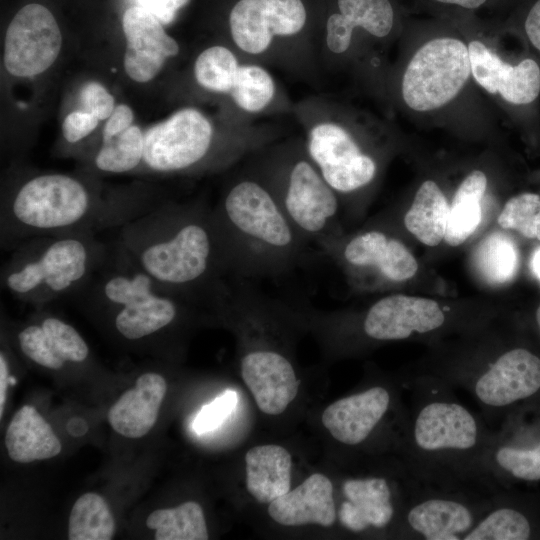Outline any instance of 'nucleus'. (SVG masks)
Instances as JSON below:
<instances>
[{
    "mask_svg": "<svg viewBox=\"0 0 540 540\" xmlns=\"http://www.w3.org/2000/svg\"><path fill=\"white\" fill-rule=\"evenodd\" d=\"M532 268H533V271H534L535 275L540 280V247L533 254Z\"/></svg>",
    "mask_w": 540,
    "mask_h": 540,
    "instance_id": "a18cd8bd",
    "label": "nucleus"
},
{
    "mask_svg": "<svg viewBox=\"0 0 540 540\" xmlns=\"http://www.w3.org/2000/svg\"><path fill=\"white\" fill-rule=\"evenodd\" d=\"M5 445L9 457L18 463L52 458L62 448L51 426L30 405L14 414L5 434Z\"/></svg>",
    "mask_w": 540,
    "mask_h": 540,
    "instance_id": "c85d7f7f",
    "label": "nucleus"
},
{
    "mask_svg": "<svg viewBox=\"0 0 540 540\" xmlns=\"http://www.w3.org/2000/svg\"><path fill=\"white\" fill-rule=\"evenodd\" d=\"M10 383L9 365L3 351L0 353V417L3 415L7 386Z\"/></svg>",
    "mask_w": 540,
    "mask_h": 540,
    "instance_id": "37998d69",
    "label": "nucleus"
},
{
    "mask_svg": "<svg viewBox=\"0 0 540 540\" xmlns=\"http://www.w3.org/2000/svg\"><path fill=\"white\" fill-rule=\"evenodd\" d=\"M497 489L487 483L440 484L417 477L396 536L463 540L487 512Z\"/></svg>",
    "mask_w": 540,
    "mask_h": 540,
    "instance_id": "1a4fd4ad",
    "label": "nucleus"
},
{
    "mask_svg": "<svg viewBox=\"0 0 540 540\" xmlns=\"http://www.w3.org/2000/svg\"><path fill=\"white\" fill-rule=\"evenodd\" d=\"M251 168L268 185L278 203L308 244L340 235V198L308 156L303 142L255 152Z\"/></svg>",
    "mask_w": 540,
    "mask_h": 540,
    "instance_id": "0eeeda50",
    "label": "nucleus"
},
{
    "mask_svg": "<svg viewBox=\"0 0 540 540\" xmlns=\"http://www.w3.org/2000/svg\"><path fill=\"white\" fill-rule=\"evenodd\" d=\"M108 249L109 244L89 233L28 239L14 247L3 263L1 287L17 300L41 308L80 290Z\"/></svg>",
    "mask_w": 540,
    "mask_h": 540,
    "instance_id": "39448f33",
    "label": "nucleus"
},
{
    "mask_svg": "<svg viewBox=\"0 0 540 540\" xmlns=\"http://www.w3.org/2000/svg\"><path fill=\"white\" fill-rule=\"evenodd\" d=\"M444 4L457 5L466 9H475L483 5L487 0H435Z\"/></svg>",
    "mask_w": 540,
    "mask_h": 540,
    "instance_id": "c03bdc74",
    "label": "nucleus"
},
{
    "mask_svg": "<svg viewBox=\"0 0 540 540\" xmlns=\"http://www.w3.org/2000/svg\"><path fill=\"white\" fill-rule=\"evenodd\" d=\"M16 341L28 360L50 370L83 363L90 354L87 343L72 325L44 312L19 328Z\"/></svg>",
    "mask_w": 540,
    "mask_h": 540,
    "instance_id": "5701e85b",
    "label": "nucleus"
},
{
    "mask_svg": "<svg viewBox=\"0 0 540 540\" xmlns=\"http://www.w3.org/2000/svg\"><path fill=\"white\" fill-rule=\"evenodd\" d=\"M504 229H514L529 239L540 241V196L523 193L509 199L498 217Z\"/></svg>",
    "mask_w": 540,
    "mask_h": 540,
    "instance_id": "c9c22d12",
    "label": "nucleus"
},
{
    "mask_svg": "<svg viewBox=\"0 0 540 540\" xmlns=\"http://www.w3.org/2000/svg\"><path fill=\"white\" fill-rule=\"evenodd\" d=\"M268 513L283 526L314 523L330 527L337 518L333 484L325 475L314 473L301 485L269 503Z\"/></svg>",
    "mask_w": 540,
    "mask_h": 540,
    "instance_id": "a878e982",
    "label": "nucleus"
},
{
    "mask_svg": "<svg viewBox=\"0 0 540 540\" xmlns=\"http://www.w3.org/2000/svg\"><path fill=\"white\" fill-rule=\"evenodd\" d=\"M291 467L286 448L274 444L252 447L245 455L248 492L260 503H271L290 490Z\"/></svg>",
    "mask_w": 540,
    "mask_h": 540,
    "instance_id": "cd10ccee",
    "label": "nucleus"
},
{
    "mask_svg": "<svg viewBox=\"0 0 540 540\" xmlns=\"http://www.w3.org/2000/svg\"><path fill=\"white\" fill-rule=\"evenodd\" d=\"M144 148V130L133 124L117 136L101 140L91 162L102 173H132L143 168Z\"/></svg>",
    "mask_w": 540,
    "mask_h": 540,
    "instance_id": "2f4dec72",
    "label": "nucleus"
},
{
    "mask_svg": "<svg viewBox=\"0 0 540 540\" xmlns=\"http://www.w3.org/2000/svg\"><path fill=\"white\" fill-rule=\"evenodd\" d=\"M238 401L235 391L227 390L211 403L202 407L197 414L193 428L198 433H206L218 428L231 414Z\"/></svg>",
    "mask_w": 540,
    "mask_h": 540,
    "instance_id": "e433bc0d",
    "label": "nucleus"
},
{
    "mask_svg": "<svg viewBox=\"0 0 540 540\" xmlns=\"http://www.w3.org/2000/svg\"><path fill=\"white\" fill-rule=\"evenodd\" d=\"M535 322H536V326H537L539 337H540V304L537 307L536 312H535Z\"/></svg>",
    "mask_w": 540,
    "mask_h": 540,
    "instance_id": "49530a36",
    "label": "nucleus"
},
{
    "mask_svg": "<svg viewBox=\"0 0 540 540\" xmlns=\"http://www.w3.org/2000/svg\"><path fill=\"white\" fill-rule=\"evenodd\" d=\"M193 76L200 88L228 98L244 115L263 114L277 102L278 86L269 70L226 45L204 48L194 60Z\"/></svg>",
    "mask_w": 540,
    "mask_h": 540,
    "instance_id": "9d476101",
    "label": "nucleus"
},
{
    "mask_svg": "<svg viewBox=\"0 0 540 540\" xmlns=\"http://www.w3.org/2000/svg\"><path fill=\"white\" fill-rule=\"evenodd\" d=\"M156 531V540H207L208 531L203 509L194 501L174 508L153 511L146 520Z\"/></svg>",
    "mask_w": 540,
    "mask_h": 540,
    "instance_id": "473e14b6",
    "label": "nucleus"
},
{
    "mask_svg": "<svg viewBox=\"0 0 540 540\" xmlns=\"http://www.w3.org/2000/svg\"><path fill=\"white\" fill-rule=\"evenodd\" d=\"M487 187L482 171H472L459 185L449 206L444 240L458 246L475 232L482 218L481 200Z\"/></svg>",
    "mask_w": 540,
    "mask_h": 540,
    "instance_id": "7c9ffc66",
    "label": "nucleus"
},
{
    "mask_svg": "<svg viewBox=\"0 0 540 540\" xmlns=\"http://www.w3.org/2000/svg\"><path fill=\"white\" fill-rule=\"evenodd\" d=\"M395 392L387 385L373 384L329 405L322 414V423L338 442L361 446L383 426L392 409L399 407Z\"/></svg>",
    "mask_w": 540,
    "mask_h": 540,
    "instance_id": "aec40b11",
    "label": "nucleus"
},
{
    "mask_svg": "<svg viewBox=\"0 0 540 540\" xmlns=\"http://www.w3.org/2000/svg\"><path fill=\"white\" fill-rule=\"evenodd\" d=\"M79 97L80 108L94 114L100 121H106L116 107L114 96L103 84L96 81L84 84Z\"/></svg>",
    "mask_w": 540,
    "mask_h": 540,
    "instance_id": "4c0bfd02",
    "label": "nucleus"
},
{
    "mask_svg": "<svg viewBox=\"0 0 540 540\" xmlns=\"http://www.w3.org/2000/svg\"><path fill=\"white\" fill-rule=\"evenodd\" d=\"M2 191L0 246L6 251L45 235H97L120 227L163 200L145 189L108 190L71 174L31 173Z\"/></svg>",
    "mask_w": 540,
    "mask_h": 540,
    "instance_id": "f03ea898",
    "label": "nucleus"
},
{
    "mask_svg": "<svg viewBox=\"0 0 540 540\" xmlns=\"http://www.w3.org/2000/svg\"><path fill=\"white\" fill-rule=\"evenodd\" d=\"M446 324V314L435 300L395 294L374 302L361 317L360 329L368 340L387 342L433 334Z\"/></svg>",
    "mask_w": 540,
    "mask_h": 540,
    "instance_id": "a211bd4d",
    "label": "nucleus"
},
{
    "mask_svg": "<svg viewBox=\"0 0 540 540\" xmlns=\"http://www.w3.org/2000/svg\"><path fill=\"white\" fill-rule=\"evenodd\" d=\"M115 242L163 288L213 307L232 278L213 207L163 200L117 231Z\"/></svg>",
    "mask_w": 540,
    "mask_h": 540,
    "instance_id": "f257e3e1",
    "label": "nucleus"
},
{
    "mask_svg": "<svg viewBox=\"0 0 540 540\" xmlns=\"http://www.w3.org/2000/svg\"><path fill=\"white\" fill-rule=\"evenodd\" d=\"M326 257L339 263L357 285L373 282H402L415 275L418 264L412 253L398 239L381 230H367L351 238L341 235L317 245Z\"/></svg>",
    "mask_w": 540,
    "mask_h": 540,
    "instance_id": "dca6fc26",
    "label": "nucleus"
},
{
    "mask_svg": "<svg viewBox=\"0 0 540 540\" xmlns=\"http://www.w3.org/2000/svg\"><path fill=\"white\" fill-rule=\"evenodd\" d=\"M142 170L158 174H198L222 169L268 143L249 130L219 135L209 117L195 107L178 109L144 130Z\"/></svg>",
    "mask_w": 540,
    "mask_h": 540,
    "instance_id": "423d86ee",
    "label": "nucleus"
},
{
    "mask_svg": "<svg viewBox=\"0 0 540 540\" xmlns=\"http://www.w3.org/2000/svg\"><path fill=\"white\" fill-rule=\"evenodd\" d=\"M167 390L164 377L155 372L140 375L135 387L124 392L108 412V421L127 438L146 435L157 421Z\"/></svg>",
    "mask_w": 540,
    "mask_h": 540,
    "instance_id": "bb28decb",
    "label": "nucleus"
},
{
    "mask_svg": "<svg viewBox=\"0 0 540 540\" xmlns=\"http://www.w3.org/2000/svg\"><path fill=\"white\" fill-rule=\"evenodd\" d=\"M482 468L497 488L540 483V401L517 408L493 429Z\"/></svg>",
    "mask_w": 540,
    "mask_h": 540,
    "instance_id": "9b49d317",
    "label": "nucleus"
},
{
    "mask_svg": "<svg viewBox=\"0 0 540 540\" xmlns=\"http://www.w3.org/2000/svg\"><path fill=\"white\" fill-rule=\"evenodd\" d=\"M463 540H540V493L499 488Z\"/></svg>",
    "mask_w": 540,
    "mask_h": 540,
    "instance_id": "412c9836",
    "label": "nucleus"
},
{
    "mask_svg": "<svg viewBox=\"0 0 540 540\" xmlns=\"http://www.w3.org/2000/svg\"><path fill=\"white\" fill-rule=\"evenodd\" d=\"M125 37L123 68L136 83L156 78L167 61L180 52L179 43L170 36L164 24L141 5L128 7L122 15Z\"/></svg>",
    "mask_w": 540,
    "mask_h": 540,
    "instance_id": "6ab92c4d",
    "label": "nucleus"
},
{
    "mask_svg": "<svg viewBox=\"0 0 540 540\" xmlns=\"http://www.w3.org/2000/svg\"><path fill=\"white\" fill-rule=\"evenodd\" d=\"M305 120V150L325 180L341 196L367 187L377 174V162L340 122L325 112Z\"/></svg>",
    "mask_w": 540,
    "mask_h": 540,
    "instance_id": "4468645a",
    "label": "nucleus"
},
{
    "mask_svg": "<svg viewBox=\"0 0 540 540\" xmlns=\"http://www.w3.org/2000/svg\"><path fill=\"white\" fill-rule=\"evenodd\" d=\"M471 73L468 47L459 39L442 37L420 47L402 79L404 102L415 111H430L450 102Z\"/></svg>",
    "mask_w": 540,
    "mask_h": 540,
    "instance_id": "ddd939ff",
    "label": "nucleus"
},
{
    "mask_svg": "<svg viewBox=\"0 0 540 540\" xmlns=\"http://www.w3.org/2000/svg\"><path fill=\"white\" fill-rule=\"evenodd\" d=\"M475 263L482 276L490 283L510 281L519 266L518 250L506 235L492 233L485 237L475 252Z\"/></svg>",
    "mask_w": 540,
    "mask_h": 540,
    "instance_id": "f704fd0d",
    "label": "nucleus"
},
{
    "mask_svg": "<svg viewBox=\"0 0 540 540\" xmlns=\"http://www.w3.org/2000/svg\"><path fill=\"white\" fill-rule=\"evenodd\" d=\"M394 25V10L389 0H337V11L325 22L323 47L331 55H342L352 44L358 28L383 38Z\"/></svg>",
    "mask_w": 540,
    "mask_h": 540,
    "instance_id": "393cba45",
    "label": "nucleus"
},
{
    "mask_svg": "<svg viewBox=\"0 0 540 540\" xmlns=\"http://www.w3.org/2000/svg\"><path fill=\"white\" fill-rule=\"evenodd\" d=\"M115 521L104 498L96 493H85L74 503L68 525L70 540H110Z\"/></svg>",
    "mask_w": 540,
    "mask_h": 540,
    "instance_id": "72a5a7b5",
    "label": "nucleus"
},
{
    "mask_svg": "<svg viewBox=\"0 0 540 540\" xmlns=\"http://www.w3.org/2000/svg\"><path fill=\"white\" fill-rule=\"evenodd\" d=\"M449 205L432 180L421 184L404 216L406 229L428 246L438 245L445 236Z\"/></svg>",
    "mask_w": 540,
    "mask_h": 540,
    "instance_id": "c756f323",
    "label": "nucleus"
},
{
    "mask_svg": "<svg viewBox=\"0 0 540 540\" xmlns=\"http://www.w3.org/2000/svg\"><path fill=\"white\" fill-rule=\"evenodd\" d=\"M139 5L152 12L163 24L170 23L189 0H137Z\"/></svg>",
    "mask_w": 540,
    "mask_h": 540,
    "instance_id": "a19ab883",
    "label": "nucleus"
},
{
    "mask_svg": "<svg viewBox=\"0 0 540 540\" xmlns=\"http://www.w3.org/2000/svg\"><path fill=\"white\" fill-rule=\"evenodd\" d=\"M241 376L258 408L279 415L297 396L300 380L290 360L271 348H252L240 362Z\"/></svg>",
    "mask_w": 540,
    "mask_h": 540,
    "instance_id": "4be33fe9",
    "label": "nucleus"
},
{
    "mask_svg": "<svg viewBox=\"0 0 540 540\" xmlns=\"http://www.w3.org/2000/svg\"><path fill=\"white\" fill-rule=\"evenodd\" d=\"M307 23L303 0H237L228 15L233 49L259 63L300 37Z\"/></svg>",
    "mask_w": 540,
    "mask_h": 540,
    "instance_id": "f8f14e48",
    "label": "nucleus"
},
{
    "mask_svg": "<svg viewBox=\"0 0 540 540\" xmlns=\"http://www.w3.org/2000/svg\"><path fill=\"white\" fill-rule=\"evenodd\" d=\"M99 122L98 117L82 108L72 110L63 119L62 137L71 146L79 144L98 128Z\"/></svg>",
    "mask_w": 540,
    "mask_h": 540,
    "instance_id": "58836bf2",
    "label": "nucleus"
},
{
    "mask_svg": "<svg viewBox=\"0 0 540 540\" xmlns=\"http://www.w3.org/2000/svg\"><path fill=\"white\" fill-rule=\"evenodd\" d=\"M468 51L471 73L489 93H499L504 100L516 105L531 103L538 97L540 68L533 59L510 65L477 40L469 43Z\"/></svg>",
    "mask_w": 540,
    "mask_h": 540,
    "instance_id": "b1692460",
    "label": "nucleus"
},
{
    "mask_svg": "<svg viewBox=\"0 0 540 540\" xmlns=\"http://www.w3.org/2000/svg\"><path fill=\"white\" fill-rule=\"evenodd\" d=\"M416 481L407 465L395 477L348 478L342 485L345 500L337 512L340 524L356 534L369 530L396 532Z\"/></svg>",
    "mask_w": 540,
    "mask_h": 540,
    "instance_id": "2eb2a0df",
    "label": "nucleus"
},
{
    "mask_svg": "<svg viewBox=\"0 0 540 540\" xmlns=\"http://www.w3.org/2000/svg\"><path fill=\"white\" fill-rule=\"evenodd\" d=\"M524 26L530 42L540 51V0L530 8Z\"/></svg>",
    "mask_w": 540,
    "mask_h": 540,
    "instance_id": "79ce46f5",
    "label": "nucleus"
},
{
    "mask_svg": "<svg viewBox=\"0 0 540 540\" xmlns=\"http://www.w3.org/2000/svg\"><path fill=\"white\" fill-rule=\"evenodd\" d=\"M417 375L433 376L468 392L490 427L517 408L540 401V355L525 346L437 365Z\"/></svg>",
    "mask_w": 540,
    "mask_h": 540,
    "instance_id": "6e6552de",
    "label": "nucleus"
},
{
    "mask_svg": "<svg viewBox=\"0 0 540 540\" xmlns=\"http://www.w3.org/2000/svg\"><path fill=\"white\" fill-rule=\"evenodd\" d=\"M62 48V33L53 13L43 4L28 3L11 19L5 32L3 62L17 78L47 71Z\"/></svg>",
    "mask_w": 540,
    "mask_h": 540,
    "instance_id": "f3484780",
    "label": "nucleus"
},
{
    "mask_svg": "<svg viewBox=\"0 0 540 540\" xmlns=\"http://www.w3.org/2000/svg\"><path fill=\"white\" fill-rule=\"evenodd\" d=\"M405 384L411 391V407L398 451L408 468L428 482L492 485L482 468L493 432L484 418L439 378L413 375Z\"/></svg>",
    "mask_w": 540,
    "mask_h": 540,
    "instance_id": "7ed1b4c3",
    "label": "nucleus"
},
{
    "mask_svg": "<svg viewBox=\"0 0 540 540\" xmlns=\"http://www.w3.org/2000/svg\"><path fill=\"white\" fill-rule=\"evenodd\" d=\"M232 277L273 278L301 265L309 245L251 168L233 178L213 207Z\"/></svg>",
    "mask_w": 540,
    "mask_h": 540,
    "instance_id": "20e7f679",
    "label": "nucleus"
},
{
    "mask_svg": "<svg viewBox=\"0 0 540 540\" xmlns=\"http://www.w3.org/2000/svg\"><path fill=\"white\" fill-rule=\"evenodd\" d=\"M134 112L130 106L117 104L112 114L105 121L101 140H108L122 133L134 124Z\"/></svg>",
    "mask_w": 540,
    "mask_h": 540,
    "instance_id": "ea45409f",
    "label": "nucleus"
}]
</instances>
